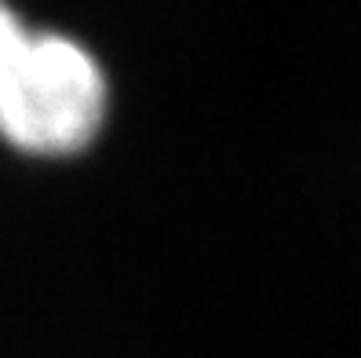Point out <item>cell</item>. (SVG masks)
Returning <instances> with one entry per match:
<instances>
[{"mask_svg":"<svg viewBox=\"0 0 361 358\" xmlns=\"http://www.w3.org/2000/svg\"><path fill=\"white\" fill-rule=\"evenodd\" d=\"M106 110L99 59L66 33L37 30L0 95V139L30 157H73L95 143Z\"/></svg>","mask_w":361,"mask_h":358,"instance_id":"6da1fadb","label":"cell"},{"mask_svg":"<svg viewBox=\"0 0 361 358\" xmlns=\"http://www.w3.org/2000/svg\"><path fill=\"white\" fill-rule=\"evenodd\" d=\"M33 33L37 30H30L23 23V15H18L8 0H0V95H4L8 80L15 77V70H18V62H23Z\"/></svg>","mask_w":361,"mask_h":358,"instance_id":"7a4b0ae2","label":"cell"}]
</instances>
